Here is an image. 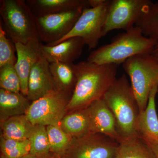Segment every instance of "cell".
<instances>
[{
  "instance_id": "6da1fadb",
  "label": "cell",
  "mask_w": 158,
  "mask_h": 158,
  "mask_svg": "<svg viewBox=\"0 0 158 158\" xmlns=\"http://www.w3.org/2000/svg\"><path fill=\"white\" fill-rule=\"evenodd\" d=\"M118 65L99 64L87 61L75 64L77 82L67 106V110L87 107L94 102L103 98L117 78Z\"/></svg>"
},
{
  "instance_id": "7a4b0ae2",
  "label": "cell",
  "mask_w": 158,
  "mask_h": 158,
  "mask_svg": "<svg viewBox=\"0 0 158 158\" xmlns=\"http://www.w3.org/2000/svg\"><path fill=\"white\" fill-rule=\"evenodd\" d=\"M103 98L114 115L121 141L139 136L138 124L140 109L125 75L116 79Z\"/></svg>"
},
{
  "instance_id": "3957f363",
  "label": "cell",
  "mask_w": 158,
  "mask_h": 158,
  "mask_svg": "<svg viewBox=\"0 0 158 158\" xmlns=\"http://www.w3.org/2000/svg\"><path fill=\"white\" fill-rule=\"evenodd\" d=\"M153 44L152 40L144 36L140 28L135 26L118 35L111 43L91 52L87 60L99 65H118L139 54H151Z\"/></svg>"
},
{
  "instance_id": "277c9868",
  "label": "cell",
  "mask_w": 158,
  "mask_h": 158,
  "mask_svg": "<svg viewBox=\"0 0 158 158\" xmlns=\"http://www.w3.org/2000/svg\"><path fill=\"white\" fill-rule=\"evenodd\" d=\"M1 22L14 44L39 39L35 17L24 0L1 1Z\"/></svg>"
},
{
  "instance_id": "5b68a950",
  "label": "cell",
  "mask_w": 158,
  "mask_h": 158,
  "mask_svg": "<svg viewBox=\"0 0 158 158\" xmlns=\"http://www.w3.org/2000/svg\"><path fill=\"white\" fill-rule=\"evenodd\" d=\"M140 112L147 107L150 94L158 85V60L151 54H139L123 63Z\"/></svg>"
},
{
  "instance_id": "8992f818",
  "label": "cell",
  "mask_w": 158,
  "mask_h": 158,
  "mask_svg": "<svg viewBox=\"0 0 158 158\" xmlns=\"http://www.w3.org/2000/svg\"><path fill=\"white\" fill-rule=\"evenodd\" d=\"M110 3L111 1L106 0L101 6L85 8L69 33L59 41L47 45L52 46L69 38L79 37L84 40L89 50L95 48L98 45L99 40L102 37L103 28Z\"/></svg>"
},
{
  "instance_id": "52a82bcc",
  "label": "cell",
  "mask_w": 158,
  "mask_h": 158,
  "mask_svg": "<svg viewBox=\"0 0 158 158\" xmlns=\"http://www.w3.org/2000/svg\"><path fill=\"white\" fill-rule=\"evenodd\" d=\"M72 94L55 90L31 104L25 115L33 125H59Z\"/></svg>"
},
{
  "instance_id": "ba28073f",
  "label": "cell",
  "mask_w": 158,
  "mask_h": 158,
  "mask_svg": "<svg viewBox=\"0 0 158 158\" xmlns=\"http://www.w3.org/2000/svg\"><path fill=\"white\" fill-rule=\"evenodd\" d=\"M119 143L106 135L89 134L73 138L64 154L66 158H114Z\"/></svg>"
},
{
  "instance_id": "9c48e42d",
  "label": "cell",
  "mask_w": 158,
  "mask_h": 158,
  "mask_svg": "<svg viewBox=\"0 0 158 158\" xmlns=\"http://www.w3.org/2000/svg\"><path fill=\"white\" fill-rule=\"evenodd\" d=\"M151 2L150 0L111 1L103 28L102 37L113 30L122 29L126 31L135 27Z\"/></svg>"
},
{
  "instance_id": "30bf717a",
  "label": "cell",
  "mask_w": 158,
  "mask_h": 158,
  "mask_svg": "<svg viewBox=\"0 0 158 158\" xmlns=\"http://www.w3.org/2000/svg\"><path fill=\"white\" fill-rule=\"evenodd\" d=\"M84 9L35 17L40 40L46 45L59 41L70 32Z\"/></svg>"
},
{
  "instance_id": "8fae6325",
  "label": "cell",
  "mask_w": 158,
  "mask_h": 158,
  "mask_svg": "<svg viewBox=\"0 0 158 158\" xmlns=\"http://www.w3.org/2000/svg\"><path fill=\"white\" fill-rule=\"evenodd\" d=\"M39 39L27 44H15L17 54L15 68L21 83V92L27 96L28 89L29 76L31 69L42 56Z\"/></svg>"
},
{
  "instance_id": "7c38bea8",
  "label": "cell",
  "mask_w": 158,
  "mask_h": 158,
  "mask_svg": "<svg viewBox=\"0 0 158 158\" xmlns=\"http://www.w3.org/2000/svg\"><path fill=\"white\" fill-rule=\"evenodd\" d=\"M86 108L90 116L91 134H103L119 143L121 139L116 119L104 99L94 102Z\"/></svg>"
},
{
  "instance_id": "4fadbf2b",
  "label": "cell",
  "mask_w": 158,
  "mask_h": 158,
  "mask_svg": "<svg viewBox=\"0 0 158 158\" xmlns=\"http://www.w3.org/2000/svg\"><path fill=\"white\" fill-rule=\"evenodd\" d=\"M57 90L50 69V63L43 56L31 69L27 97L32 102Z\"/></svg>"
},
{
  "instance_id": "5bb4252c",
  "label": "cell",
  "mask_w": 158,
  "mask_h": 158,
  "mask_svg": "<svg viewBox=\"0 0 158 158\" xmlns=\"http://www.w3.org/2000/svg\"><path fill=\"white\" fill-rule=\"evenodd\" d=\"M85 45L81 38L73 37L52 46L41 44L40 49L42 56L49 63H73L81 55Z\"/></svg>"
},
{
  "instance_id": "9a60e30c",
  "label": "cell",
  "mask_w": 158,
  "mask_h": 158,
  "mask_svg": "<svg viewBox=\"0 0 158 158\" xmlns=\"http://www.w3.org/2000/svg\"><path fill=\"white\" fill-rule=\"evenodd\" d=\"M26 3L35 17L90 8L88 0H27Z\"/></svg>"
},
{
  "instance_id": "2e32d148",
  "label": "cell",
  "mask_w": 158,
  "mask_h": 158,
  "mask_svg": "<svg viewBox=\"0 0 158 158\" xmlns=\"http://www.w3.org/2000/svg\"><path fill=\"white\" fill-rule=\"evenodd\" d=\"M30 105L28 99L21 92L0 89L1 123L13 116L24 115Z\"/></svg>"
},
{
  "instance_id": "e0dca14e",
  "label": "cell",
  "mask_w": 158,
  "mask_h": 158,
  "mask_svg": "<svg viewBox=\"0 0 158 158\" xmlns=\"http://www.w3.org/2000/svg\"><path fill=\"white\" fill-rule=\"evenodd\" d=\"M158 92V85H156L151 92L146 109L140 112L138 132V135L141 138H151L158 140V117L155 101Z\"/></svg>"
},
{
  "instance_id": "ac0fdd59",
  "label": "cell",
  "mask_w": 158,
  "mask_h": 158,
  "mask_svg": "<svg viewBox=\"0 0 158 158\" xmlns=\"http://www.w3.org/2000/svg\"><path fill=\"white\" fill-rule=\"evenodd\" d=\"M59 126L72 138H77L91 134V124L87 108L74 110L64 116Z\"/></svg>"
},
{
  "instance_id": "d6986e66",
  "label": "cell",
  "mask_w": 158,
  "mask_h": 158,
  "mask_svg": "<svg viewBox=\"0 0 158 158\" xmlns=\"http://www.w3.org/2000/svg\"><path fill=\"white\" fill-rule=\"evenodd\" d=\"M135 26L140 28L144 36L152 40L153 44L151 54L158 60V2L151 1Z\"/></svg>"
},
{
  "instance_id": "ffe728a7",
  "label": "cell",
  "mask_w": 158,
  "mask_h": 158,
  "mask_svg": "<svg viewBox=\"0 0 158 158\" xmlns=\"http://www.w3.org/2000/svg\"><path fill=\"white\" fill-rule=\"evenodd\" d=\"M50 69L57 90L73 94L77 82L75 64L53 62Z\"/></svg>"
},
{
  "instance_id": "44dd1931",
  "label": "cell",
  "mask_w": 158,
  "mask_h": 158,
  "mask_svg": "<svg viewBox=\"0 0 158 158\" xmlns=\"http://www.w3.org/2000/svg\"><path fill=\"white\" fill-rule=\"evenodd\" d=\"M1 137L13 140H28L34 125L25 114L15 116L1 123Z\"/></svg>"
},
{
  "instance_id": "7402d4cb",
  "label": "cell",
  "mask_w": 158,
  "mask_h": 158,
  "mask_svg": "<svg viewBox=\"0 0 158 158\" xmlns=\"http://www.w3.org/2000/svg\"><path fill=\"white\" fill-rule=\"evenodd\" d=\"M114 158H155L144 140L140 136L122 140Z\"/></svg>"
},
{
  "instance_id": "603a6c76",
  "label": "cell",
  "mask_w": 158,
  "mask_h": 158,
  "mask_svg": "<svg viewBox=\"0 0 158 158\" xmlns=\"http://www.w3.org/2000/svg\"><path fill=\"white\" fill-rule=\"evenodd\" d=\"M30 153L38 157L50 152L46 127L43 125L34 126L28 139Z\"/></svg>"
},
{
  "instance_id": "cb8c5ba5",
  "label": "cell",
  "mask_w": 158,
  "mask_h": 158,
  "mask_svg": "<svg viewBox=\"0 0 158 158\" xmlns=\"http://www.w3.org/2000/svg\"><path fill=\"white\" fill-rule=\"evenodd\" d=\"M50 152L56 154H64L69 147L73 138L66 134L59 125L46 127Z\"/></svg>"
},
{
  "instance_id": "d4e9b609",
  "label": "cell",
  "mask_w": 158,
  "mask_h": 158,
  "mask_svg": "<svg viewBox=\"0 0 158 158\" xmlns=\"http://www.w3.org/2000/svg\"><path fill=\"white\" fill-rule=\"evenodd\" d=\"M1 152L6 158H21L30 153L29 140L20 141L1 137Z\"/></svg>"
},
{
  "instance_id": "484cf974",
  "label": "cell",
  "mask_w": 158,
  "mask_h": 158,
  "mask_svg": "<svg viewBox=\"0 0 158 158\" xmlns=\"http://www.w3.org/2000/svg\"><path fill=\"white\" fill-rule=\"evenodd\" d=\"M15 65L8 64L0 67V87L7 91L19 93L20 81Z\"/></svg>"
},
{
  "instance_id": "4316f807",
  "label": "cell",
  "mask_w": 158,
  "mask_h": 158,
  "mask_svg": "<svg viewBox=\"0 0 158 158\" xmlns=\"http://www.w3.org/2000/svg\"><path fill=\"white\" fill-rule=\"evenodd\" d=\"M6 31L0 23V67L8 64L15 65L17 57L15 56V45L6 36Z\"/></svg>"
},
{
  "instance_id": "83f0119b",
  "label": "cell",
  "mask_w": 158,
  "mask_h": 158,
  "mask_svg": "<svg viewBox=\"0 0 158 158\" xmlns=\"http://www.w3.org/2000/svg\"><path fill=\"white\" fill-rule=\"evenodd\" d=\"M141 138L144 140L149 148L155 157L158 158V140L151 138Z\"/></svg>"
},
{
  "instance_id": "f1b7e54d",
  "label": "cell",
  "mask_w": 158,
  "mask_h": 158,
  "mask_svg": "<svg viewBox=\"0 0 158 158\" xmlns=\"http://www.w3.org/2000/svg\"><path fill=\"white\" fill-rule=\"evenodd\" d=\"M106 0H88L90 8H96L103 5Z\"/></svg>"
},
{
  "instance_id": "f546056e",
  "label": "cell",
  "mask_w": 158,
  "mask_h": 158,
  "mask_svg": "<svg viewBox=\"0 0 158 158\" xmlns=\"http://www.w3.org/2000/svg\"><path fill=\"white\" fill-rule=\"evenodd\" d=\"M37 158H60V157L58 155L55 153L51 154V153L49 152L46 154L38 157Z\"/></svg>"
},
{
  "instance_id": "4dcf8cb0",
  "label": "cell",
  "mask_w": 158,
  "mask_h": 158,
  "mask_svg": "<svg viewBox=\"0 0 158 158\" xmlns=\"http://www.w3.org/2000/svg\"><path fill=\"white\" fill-rule=\"evenodd\" d=\"M21 158H37V157L35 156L32 155L31 154L29 153L27 155L24 156Z\"/></svg>"
},
{
  "instance_id": "1f68e13d",
  "label": "cell",
  "mask_w": 158,
  "mask_h": 158,
  "mask_svg": "<svg viewBox=\"0 0 158 158\" xmlns=\"http://www.w3.org/2000/svg\"><path fill=\"white\" fill-rule=\"evenodd\" d=\"M1 158H5V157L4 156H3L2 155V156H1Z\"/></svg>"
}]
</instances>
